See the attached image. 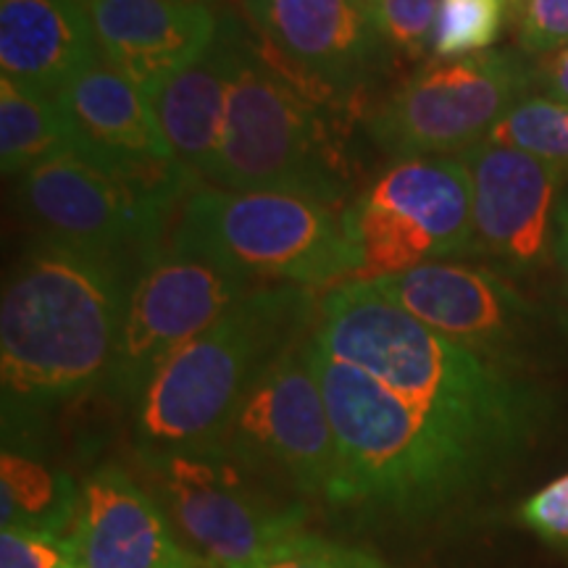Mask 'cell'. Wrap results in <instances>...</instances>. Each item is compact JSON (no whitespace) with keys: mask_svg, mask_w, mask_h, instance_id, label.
I'll return each mask as SVG.
<instances>
[{"mask_svg":"<svg viewBox=\"0 0 568 568\" xmlns=\"http://www.w3.org/2000/svg\"><path fill=\"white\" fill-rule=\"evenodd\" d=\"M314 343L508 466L550 418L535 382L437 335L368 280L337 284L318 301Z\"/></svg>","mask_w":568,"mask_h":568,"instance_id":"6da1fadb","label":"cell"},{"mask_svg":"<svg viewBox=\"0 0 568 568\" xmlns=\"http://www.w3.org/2000/svg\"><path fill=\"white\" fill-rule=\"evenodd\" d=\"M311 355L335 432V474L324 500L347 521L406 529L435 524L510 471L364 368L322 351L314 337Z\"/></svg>","mask_w":568,"mask_h":568,"instance_id":"7a4b0ae2","label":"cell"},{"mask_svg":"<svg viewBox=\"0 0 568 568\" xmlns=\"http://www.w3.org/2000/svg\"><path fill=\"white\" fill-rule=\"evenodd\" d=\"M130 290L126 255L42 240L13 266L0 303L3 447L24 450L48 414L109 385Z\"/></svg>","mask_w":568,"mask_h":568,"instance_id":"3957f363","label":"cell"},{"mask_svg":"<svg viewBox=\"0 0 568 568\" xmlns=\"http://www.w3.org/2000/svg\"><path fill=\"white\" fill-rule=\"evenodd\" d=\"M318 308L303 287L251 290L203 335L159 368L134 403L140 453L219 445L258 374L314 329Z\"/></svg>","mask_w":568,"mask_h":568,"instance_id":"277c9868","label":"cell"},{"mask_svg":"<svg viewBox=\"0 0 568 568\" xmlns=\"http://www.w3.org/2000/svg\"><path fill=\"white\" fill-rule=\"evenodd\" d=\"M172 251L247 282L293 287L355 280L361 255L345 209L264 190L195 184L180 205Z\"/></svg>","mask_w":568,"mask_h":568,"instance_id":"5b68a950","label":"cell"},{"mask_svg":"<svg viewBox=\"0 0 568 568\" xmlns=\"http://www.w3.org/2000/svg\"><path fill=\"white\" fill-rule=\"evenodd\" d=\"M232 30V82L226 130L209 182L226 190H264L337 205L347 197L343 161L301 84L282 77Z\"/></svg>","mask_w":568,"mask_h":568,"instance_id":"8992f818","label":"cell"},{"mask_svg":"<svg viewBox=\"0 0 568 568\" xmlns=\"http://www.w3.org/2000/svg\"><path fill=\"white\" fill-rule=\"evenodd\" d=\"M151 493L182 542L211 568H247L284 537L303 531V500L268 485L222 445L140 453Z\"/></svg>","mask_w":568,"mask_h":568,"instance_id":"52a82bcc","label":"cell"},{"mask_svg":"<svg viewBox=\"0 0 568 568\" xmlns=\"http://www.w3.org/2000/svg\"><path fill=\"white\" fill-rule=\"evenodd\" d=\"M537 82L524 53L485 51L424 63L366 119L368 138L395 161L464 155L489 138Z\"/></svg>","mask_w":568,"mask_h":568,"instance_id":"ba28073f","label":"cell"},{"mask_svg":"<svg viewBox=\"0 0 568 568\" xmlns=\"http://www.w3.org/2000/svg\"><path fill=\"white\" fill-rule=\"evenodd\" d=\"M314 332L268 364L234 410L219 445L287 495L324 497L335 474V432L311 355Z\"/></svg>","mask_w":568,"mask_h":568,"instance_id":"9c48e42d","label":"cell"},{"mask_svg":"<svg viewBox=\"0 0 568 568\" xmlns=\"http://www.w3.org/2000/svg\"><path fill=\"white\" fill-rule=\"evenodd\" d=\"M19 209L42 240L142 261L159 253L176 203L148 195L109 169L67 151L19 176Z\"/></svg>","mask_w":568,"mask_h":568,"instance_id":"30bf717a","label":"cell"},{"mask_svg":"<svg viewBox=\"0 0 568 568\" xmlns=\"http://www.w3.org/2000/svg\"><path fill=\"white\" fill-rule=\"evenodd\" d=\"M251 290L253 282L195 255L169 251L142 261L126 301L109 393L134 406L159 368Z\"/></svg>","mask_w":568,"mask_h":568,"instance_id":"8fae6325","label":"cell"},{"mask_svg":"<svg viewBox=\"0 0 568 568\" xmlns=\"http://www.w3.org/2000/svg\"><path fill=\"white\" fill-rule=\"evenodd\" d=\"M374 287L437 335L514 372L539 337L537 305L493 268L429 261Z\"/></svg>","mask_w":568,"mask_h":568,"instance_id":"7c38bea8","label":"cell"},{"mask_svg":"<svg viewBox=\"0 0 568 568\" xmlns=\"http://www.w3.org/2000/svg\"><path fill=\"white\" fill-rule=\"evenodd\" d=\"M464 161L474 184V255L510 274L539 272L556 245L564 169L489 140L466 151Z\"/></svg>","mask_w":568,"mask_h":568,"instance_id":"4fadbf2b","label":"cell"},{"mask_svg":"<svg viewBox=\"0 0 568 568\" xmlns=\"http://www.w3.org/2000/svg\"><path fill=\"white\" fill-rule=\"evenodd\" d=\"M247 19L295 74L326 95L372 80L385 40L361 0H243Z\"/></svg>","mask_w":568,"mask_h":568,"instance_id":"5bb4252c","label":"cell"},{"mask_svg":"<svg viewBox=\"0 0 568 568\" xmlns=\"http://www.w3.org/2000/svg\"><path fill=\"white\" fill-rule=\"evenodd\" d=\"M69 539L77 568H205L151 489L122 466H101L84 479Z\"/></svg>","mask_w":568,"mask_h":568,"instance_id":"9a60e30c","label":"cell"},{"mask_svg":"<svg viewBox=\"0 0 568 568\" xmlns=\"http://www.w3.org/2000/svg\"><path fill=\"white\" fill-rule=\"evenodd\" d=\"M101 59L148 95L211 48L219 21L197 0H84Z\"/></svg>","mask_w":568,"mask_h":568,"instance_id":"2e32d148","label":"cell"},{"mask_svg":"<svg viewBox=\"0 0 568 568\" xmlns=\"http://www.w3.org/2000/svg\"><path fill=\"white\" fill-rule=\"evenodd\" d=\"M101 61L84 0H3L0 67L3 80L59 98L84 69Z\"/></svg>","mask_w":568,"mask_h":568,"instance_id":"e0dca14e","label":"cell"},{"mask_svg":"<svg viewBox=\"0 0 568 568\" xmlns=\"http://www.w3.org/2000/svg\"><path fill=\"white\" fill-rule=\"evenodd\" d=\"M232 55V30L226 19L209 51L169 77L153 95H148L163 140L172 148L176 161L187 166L197 180H209L224 140Z\"/></svg>","mask_w":568,"mask_h":568,"instance_id":"ac0fdd59","label":"cell"},{"mask_svg":"<svg viewBox=\"0 0 568 568\" xmlns=\"http://www.w3.org/2000/svg\"><path fill=\"white\" fill-rule=\"evenodd\" d=\"M364 197L418 226L439 261L474 255V184L464 155L395 161Z\"/></svg>","mask_w":568,"mask_h":568,"instance_id":"d6986e66","label":"cell"},{"mask_svg":"<svg viewBox=\"0 0 568 568\" xmlns=\"http://www.w3.org/2000/svg\"><path fill=\"white\" fill-rule=\"evenodd\" d=\"M82 487L24 450L3 447L0 458V516L3 529L67 535L80 514Z\"/></svg>","mask_w":568,"mask_h":568,"instance_id":"ffe728a7","label":"cell"},{"mask_svg":"<svg viewBox=\"0 0 568 568\" xmlns=\"http://www.w3.org/2000/svg\"><path fill=\"white\" fill-rule=\"evenodd\" d=\"M71 151V140L53 98L0 80V166L21 176L38 163Z\"/></svg>","mask_w":568,"mask_h":568,"instance_id":"44dd1931","label":"cell"},{"mask_svg":"<svg viewBox=\"0 0 568 568\" xmlns=\"http://www.w3.org/2000/svg\"><path fill=\"white\" fill-rule=\"evenodd\" d=\"M510 19L506 0H439L429 51L437 61L485 53Z\"/></svg>","mask_w":568,"mask_h":568,"instance_id":"7402d4cb","label":"cell"},{"mask_svg":"<svg viewBox=\"0 0 568 568\" xmlns=\"http://www.w3.org/2000/svg\"><path fill=\"white\" fill-rule=\"evenodd\" d=\"M487 140L564 169L568 166V103L548 95L524 98L497 122Z\"/></svg>","mask_w":568,"mask_h":568,"instance_id":"603a6c76","label":"cell"},{"mask_svg":"<svg viewBox=\"0 0 568 568\" xmlns=\"http://www.w3.org/2000/svg\"><path fill=\"white\" fill-rule=\"evenodd\" d=\"M247 568H393L376 552L335 542L311 531L280 539Z\"/></svg>","mask_w":568,"mask_h":568,"instance_id":"cb8c5ba5","label":"cell"},{"mask_svg":"<svg viewBox=\"0 0 568 568\" xmlns=\"http://www.w3.org/2000/svg\"><path fill=\"white\" fill-rule=\"evenodd\" d=\"M437 11L439 0H376L372 17L387 48L418 59L429 51Z\"/></svg>","mask_w":568,"mask_h":568,"instance_id":"d4e9b609","label":"cell"},{"mask_svg":"<svg viewBox=\"0 0 568 568\" xmlns=\"http://www.w3.org/2000/svg\"><path fill=\"white\" fill-rule=\"evenodd\" d=\"M0 568H77L74 545L67 535L3 529Z\"/></svg>","mask_w":568,"mask_h":568,"instance_id":"484cf974","label":"cell"},{"mask_svg":"<svg viewBox=\"0 0 568 568\" xmlns=\"http://www.w3.org/2000/svg\"><path fill=\"white\" fill-rule=\"evenodd\" d=\"M518 45L527 55L568 48V0H524L516 13Z\"/></svg>","mask_w":568,"mask_h":568,"instance_id":"4316f807","label":"cell"},{"mask_svg":"<svg viewBox=\"0 0 568 568\" xmlns=\"http://www.w3.org/2000/svg\"><path fill=\"white\" fill-rule=\"evenodd\" d=\"M521 524L568 558V474L552 479L524 503Z\"/></svg>","mask_w":568,"mask_h":568,"instance_id":"83f0119b","label":"cell"},{"mask_svg":"<svg viewBox=\"0 0 568 568\" xmlns=\"http://www.w3.org/2000/svg\"><path fill=\"white\" fill-rule=\"evenodd\" d=\"M537 84L548 92V98L560 103H568V48L542 55L535 67Z\"/></svg>","mask_w":568,"mask_h":568,"instance_id":"f1b7e54d","label":"cell"},{"mask_svg":"<svg viewBox=\"0 0 568 568\" xmlns=\"http://www.w3.org/2000/svg\"><path fill=\"white\" fill-rule=\"evenodd\" d=\"M556 247L558 253L564 255L568 264V193L564 201H558V213H556Z\"/></svg>","mask_w":568,"mask_h":568,"instance_id":"f546056e","label":"cell"},{"mask_svg":"<svg viewBox=\"0 0 568 568\" xmlns=\"http://www.w3.org/2000/svg\"><path fill=\"white\" fill-rule=\"evenodd\" d=\"M506 3H508V9H510V17H516L518 9H521L524 0H506Z\"/></svg>","mask_w":568,"mask_h":568,"instance_id":"4dcf8cb0","label":"cell"},{"mask_svg":"<svg viewBox=\"0 0 568 568\" xmlns=\"http://www.w3.org/2000/svg\"><path fill=\"white\" fill-rule=\"evenodd\" d=\"M361 3H364V6H366V9H368V11H374V6H376V0H361Z\"/></svg>","mask_w":568,"mask_h":568,"instance_id":"1f68e13d","label":"cell"},{"mask_svg":"<svg viewBox=\"0 0 568 568\" xmlns=\"http://www.w3.org/2000/svg\"><path fill=\"white\" fill-rule=\"evenodd\" d=\"M197 3H203V0H197Z\"/></svg>","mask_w":568,"mask_h":568,"instance_id":"d6a6232c","label":"cell"},{"mask_svg":"<svg viewBox=\"0 0 568 568\" xmlns=\"http://www.w3.org/2000/svg\"><path fill=\"white\" fill-rule=\"evenodd\" d=\"M205 568H211V566H205Z\"/></svg>","mask_w":568,"mask_h":568,"instance_id":"836d02e7","label":"cell"}]
</instances>
